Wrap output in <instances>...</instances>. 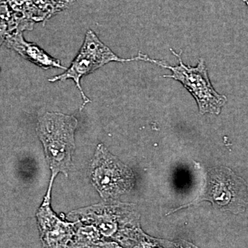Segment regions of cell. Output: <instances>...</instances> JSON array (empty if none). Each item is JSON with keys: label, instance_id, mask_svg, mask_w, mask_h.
I'll list each match as a JSON object with an SVG mask.
<instances>
[{"label": "cell", "instance_id": "cell-1", "mask_svg": "<svg viewBox=\"0 0 248 248\" xmlns=\"http://www.w3.org/2000/svg\"><path fill=\"white\" fill-rule=\"evenodd\" d=\"M78 121L74 116L61 112H46L39 118L37 134L45 148L51 171V179L46 198L50 199L54 179L61 172L68 176L76 149L75 132Z\"/></svg>", "mask_w": 248, "mask_h": 248}, {"label": "cell", "instance_id": "cell-2", "mask_svg": "<svg viewBox=\"0 0 248 248\" xmlns=\"http://www.w3.org/2000/svg\"><path fill=\"white\" fill-rule=\"evenodd\" d=\"M170 51L178 58L179 64L172 66L161 60H153L146 57L145 62L156 63L158 66L170 70L172 75H166L164 78H171L182 83L184 88L193 96L198 104L201 114L218 115L222 107L227 102L226 96L218 94L214 89L209 79L208 69L205 60L201 58L196 67L184 64L180 54L176 53L172 48Z\"/></svg>", "mask_w": 248, "mask_h": 248}, {"label": "cell", "instance_id": "cell-3", "mask_svg": "<svg viewBox=\"0 0 248 248\" xmlns=\"http://www.w3.org/2000/svg\"><path fill=\"white\" fill-rule=\"evenodd\" d=\"M202 201H208L223 211L241 213L248 205V186L228 168H213L209 170L203 190L195 202Z\"/></svg>", "mask_w": 248, "mask_h": 248}, {"label": "cell", "instance_id": "cell-4", "mask_svg": "<svg viewBox=\"0 0 248 248\" xmlns=\"http://www.w3.org/2000/svg\"><path fill=\"white\" fill-rule=\"evenodd\" d=\"M143 54L140 53L138 56L133 58L124 59L117 56L111 49L98 38L93 31L89 30L86 34L84 44L79 53L72 62L69 68L60 76L53 77L48 79L50 82L63 81L72 79L76 83L77 88L84 100V106L90 102L80 84V79L83 77L93 73L98 68L112 62H126L142 60Z\"/></svg>", "mask_w": 248, "mask_h": 248}, {"label": "cell", "instance_id": "cell-5", "mask_svg": "<svg viewBox=\"0 0 248 248\" xmlns=\"http://www.w3.org/2000/svg\"><path fill=\"white\" fill-rule=\"evenodd\" d=\"M93 186L104 199L115 198L130 190L135 184L131 170L99 144L90 167Z\"/></svg>", "mask_w": 248, "mask_h": 248}, {"label": "cell", "instance_id": "cell-6", "mask_svg": "<svg viewBox=\"0 0 248 248\" xmlns=\"http://www.w3.org/2000/svg\"><path fill=\"white\" fill-rule=\"evenodd\" d=\"M50 201L45 199L37 217L42 237L50 248H64L72 236V224L59 219L50 206Z\"/></svg>", "mask_w": 248, "mask_h": 248}, {"label": "cell", "instance_id": "cell-7", "mask_svg": "<svg viewBox=\"0 0 248 248\" xmlns=\"http://www.w3.org/2000/svg\"><path fill=\"white\" fill-rule=\"evenodd\" d=\"M5 44L8 48L17 52L23 58L43 69L52 68L67 69L66 67L62 66L58 60L49 55L38 46L24 40L22 32H15L9 35L5 41Z\"/></svg>", "mask_w": 248, "mask_h": 248}, {"label": "cell", "instance_id": "cell-8", "mask_svg": "<svg viewBox=\"0 0 248 248\" xmlns=\"http://www.w3.org/2000/svg\"><path fill=\"white\" fill-rule=\"evenodd\" d=\"M34 24L14 12L6 0H0V47L9 35L15 32L32 30Z\"/></svg>", "mask_w": 248, "mask_h": 248}, {"label": "cell", "instance_id": "cell-9", "mask_svg": "<svg viewBox=\"0 0 248 248\" xmlns=\"http://www.w3.org/2000/svg\"><path fill=\"white\" fill-rule=\"evenodd\" d=\"M244 1L248 5V0H244Z\"/></svg>", "mask_w": 248, "mask_h": 248}]
</instances>
